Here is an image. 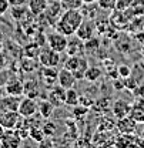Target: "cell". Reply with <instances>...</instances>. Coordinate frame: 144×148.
I'll use <instances>...</instances> for the list:
<instances>
[{"mask_svg": "<svg viewBox=\"0 0 144 148\" xmlns=\"http://www.w3.org/2000/svg\"><path fill=\"white\" fill-rule=\"evenodd\" d=\"M83 20H84V16L80 12V9L79 10H64L60 14L59 20L56 21V30L70 37L76 34V32L80 27V24L83 23Z\"/></svg>", "mask_w": 144, "mask_h": 148, "instance_id": "obj_1", "label": "cell"}, {"mask_svg": "<svg viewBox=\"0 0 144 148\" xmlns=\"http://www.w3.org/2000/svg\"><path fill=\"white\" fill-rule=\"evenodd\" d=\"M37 61L43 67H57L59 63H60V53L53 50L49 46L41 47L40 53L37 56Z\"/></svg>", "mask_w": 144, "mask_h": 148, "instance_id": "obj_2", "label": "cell"}, {"mask_svg": "<svg viewBox=\"0 0 144 148\" xmlns=\"http://www.w3.org/2000/svg\"><path fill=\"white\" fill-rule=\"evenodd\" d=\"M17 111L23 118L37 115V112H39V101H37V98H30V97L21 98Z\"/></svg>", "mask_w": 144, "mask_h": 148, "instance_id": "obj_3", "label": "cell"}, {"mask_svg": "<svg viewBox=\"0 0 144 148\" xmlns=\"http://www.w3.org/2000/svg\"><path fill=\"white\" fill-rule=\"evenodd\" d=\"M67 40H69V37L66 36V34H63V33H60V32H57V30L49 33V34H47V38H46L47 46L52 47V49L56 50V51H59V53L66 51Z\"/></svg>", "mask_w": 144, "mask_h": 148, "instance_id": "obj_4", "label": "cell"}, {"mask_svg": "<svg viewBox=\"0 0 144 148\" xmlns=\"http://www.w3.org/2000/svg\"><path fill=\"white\" fill-rule=\"evenodd\" d=\"M96 34H97L96 23L91 18H84L83 23L80 24V27L77 29V32H76L74 36H77L79 38H81L83 41H86V40H89L91 37H94Z\"/></svg>", "mask_w": 144, "mask_h": 148, "instance_id": "obj_5", "label": "cell"}, {"mask_svg": "<svg viewBox=\"0 0 144 148\" xmlns=\"http://www.w3.org/2000/svg\"><path fill=\"white\" fill-rule=\"evenodd\" d=\"M21 141L16 130H6L0 137V148H19Z\"/></svg>", "mask_w": 144, "mask_h": 148, "instance_id": "obj_6", "label": "cell"}, {"mask_svg": "<svg viewBox=\"0 0 144 148\" xmlns=\"http://www.w3.org/2000/svg\"><path fill=\"white\" fill-rule=\"evenodd\" d=\"M66 92H67V90L63 88L61 86H53V87L49 88L47 100L54 107H61V106L66 104Z\"/></svg>", "mask_w": 144, "mask_h": 148, "instance_id": "obj_7", "label": "cell"}, {"mask_svg": "<svg viewBox=\"0 0 144 148\" xmlns=\"http://www.w3.org/2000/svg\"><path fill=\"white\" fill-rule=\"evenodd\" d=\"M57 75H59V70L56 67H43L41 66V69L39 70V78L49 88L57 84Z\"/></svg>", "mask_w": 144, "mask_h": 148, "instance_id": "obj_8", "label": "cell"}, {"mask_svg": "<svg viewBox=\"0 0 144 148\" xmlns=\"http://www.w3.org/2000/svg\"><path fill=\"white\" fill-rule=\"evenodd\" d=\"M130 111H131V104L123 100V98H119L116 100L114 103H111V112H113V117L114 118H123L130 115Z\"/></svg>", "mask_w": 144, "mask_h": 148, "instance_id": "obj_9", "label": "cell"}, {"mask_svg": "<svg viewBox=\"0 0 144 148\" xmlns=\"http://www.w3.org/2000/svg\"><path fill=\"white\" fill-rule=\"evenodd\" d=\"M21 115L19 111H6L0 114V125H3L6 130H14L19 124Z\"/></svg>", "mask_w": 144, "mask_h": 148, "instance_id": "obj_10", "label": "cell"}, {"mask_svg": "<svg viewBox=\"0 0 144 148\" xmlns=\"http://www.w3.org/2000/svg\"><path fill=\"white\" fill-rule=\"evenodd\" d=\"M76 77H74V74L70 71V70H67V69H61V70H59V75H57V83H59V86H61L63 88H66V90H69V88H73L74 87V84H76Z\"/></svg>", "mask_w": 144, "mask_h": 148, "instance_id": "obj_11", "label": "cell"}, {"mask_svg": "<svg viewBox=\"0 0 144 148\" xmlns=\"http://www.w3.org/2000/svg\"><path fill=\"white\" fill-rule=\"evenodd\" d=\"M67 56H83L84 53V41L79 37H72L67 40V47H66Z\"/></svg>", "mask_w": 144, "mask_h": 148, "instance_id": "obj_12", "label": "cell"}, {"mask_svg": "<svg viewBox=\"0 0 144 148\" xmlns=\"http://www.w3.org/2000/svg\"><path fill=\"white\" fill-rule=\"evenodd\" d=\"M116 127L120 131V134H133L136 131V128H137V121L133 120L130 115H127V117H123V118L117 120Z\"/></svg>", "mask_w": 144, "mask_h": 148, "instance_id": "obj_13", "label": "cell"}, {"mask_svg": "<svg viewBox=\"0 0 144 148\" xmlns=\"http://www.w3.org/2000/svg\"><path fill=\"white\" fill-rule=\"evenodd\" d=\"M4 91L9 95H17L21 97L23 91H24V87H23V81L19 80V78H9L4 84Z\"/></svg>", "mask_w": 144, "mask_h": 148, "instance_id": "obj_14", "label": "cell"}, {"mask_svg": "<svg viewBox=\"0 0 144 148\" xmlns=\"http://www.w3.org/2000/svg\"><path fill=\"white\" fill-rule=\"evenodd\" d=\"M47 4H49V0H29L27 1V7L30 10V13L37 17L40 14H43L47 9Z\"/></svg>", "mask_w": 144, "mask_h": 148, "instance_id": "obj_15", "label": "cell"}, {"mask_svg": "<svg viewBox=\"0 0 144 148\" xmlns=\"http://www.w3.org/2000/svg\"><path fill=\"white\" fill-rule=\"evenodd\" d=\"M111 26L117 27V29H123L127 24V16H126V10H117L114 9L113 10V14L110 16V20Z\"/></svg>", "mask_w": 144, "mask_h": 148, "instance_id": "obj_16", "label": "cell"}, {"mask_svg": "<svg viewBox=\"0 0 144 148\" xmlns=\"http://www.w3.org/2000/svg\"><path fill=\"white\" fill-rule=\"evenodd\" d=\"M23 87H24V91H23L24 97L39 98L40 90H39V84H37L36 80H26V81H23Z\"/></svg>", "mask_w": 144, "mask_h": 148, "instance_id": "obj_17", "label": "cell"}, {"mask_svg": "<svg viewBox=\"0 0 144 148\" xmlns=\"http://www.w3.org/2000/svg\"><path fill=\"white\" fill-rule=\"evenodd\" d=\"M10 14H12V17L14 18V20H17V21H21L23 18H26L27 16H30L32 13H30V10H29V7H27V4H19V6H10ZM33 16V14H32Z\"/></svg>", "mask_w": 144, "mask_h": 148, "instance_id": "obj_18", "label": "cell"}, {"mask_svg": "<svg viewBox=\"0 0 144 148\" xmlns=\"http://www.w3.org/2000/svg\"><path fill=\"white\" fill-rule=\"evenodd\" d=\"M87 69H89V61H87V58L84 56H81L79 58V63L76 64V67L73 69L72 73L74 74L76 80H84V75H86Z\"/></svg>", "mask_w": 144, "mask_h": 148, "instance_id": "obj_19", "label": "cell"}, {"mask_svg": "<svg viewBox=\"0 0 144 148\" xmlns=\"http://www.w3.org/2000/svg\"><path fill=\"white\" fill-rule=\"evenodd\" d=\"M54 108H56V107H54L47 98L39 101V115H40L41 118H44V120H49V118L52 117Z\"/></svg>", "mask_w": 144, "mask_h": 148, "instance_id": "obj_20", "label": "cell"}, {"mask_svg": "<svg viewBox=\"0 0 144 148\" xmlns=\"http://www.w3.org/2000/svg\"><path fill=\"white\" fill-rule=\"evenodd\" d=\"M130 117L137 123H144V101H138L137 104L131 106Z\"/></svg>", "mask_w": 144, "mask_h": 148, "instance_id": "obj_21", "label": "cell"}, {"mask_svg": "<svg viewBox=\"0 0 144 148\" xmlns=\"http://www.w3.org/2000/svg\"><path fill=\"white\" fill-rule=\"evenodd\" d=\"M100 49V38L99 37H91L84 41V53L87 54H94Z\"/></svg>", "mask_w": 144, "mask_h": 148, "instance_id": "obj_22", "label": "cell"}, {"mask_svg": "<svg viewBox=\"0 0 144 148\" xmlns=\"http://www.w3.org/2000/svg\"><path fill=\"white\" fill-rule=\"evenodd\" d=\"M101 69H99V67H96V66H89V69H87V71H86V75H84V80H87V81H90V83H96V81H99L100 80V77H101Z\"/></svg>", "mask_w": 144, "mask_h": 148, "instance_id": "obj_23", "label": "cell"}, {"mask_svg": "<svg viewBox=\"0 0 144 148\" xmlns=\"http://www.w3.org/2000/svg\"><path fill=\"white\" fill-rule=\"evenodd\" d=\"M63 10H79L84 4L83 0H59Z\"/></svg>", "mask_w": 144, "mask_h": 148, "instance_id": "obj_24", "label": "cell"}, {"mask_svg": "<svg viewBox=\"0 0 144 148\" xmlns=\"http://www.w3.org/2000/svg\"><path fill=\"white\" fill-rule=\"evenodd\" d=\"M21 70L26 73L34 71V70H37V61L33 57H24L21 60Z\"/></svg>", "mask_w": 144, "mask_h": 148, "instance_id": "obj_25", "label": "cell"}, {"mask_svg": "<svg viewBox=\"0 0 144 148\" xmlns=\"http://www.w3.org/2000/svg\"><path fill=\"white\" fill-rule=\"evenodd\" d=\"M79 97H80V94L74 90V87L69 88L67 92H66V106H69V107L77 106L79 104Z\"/></svg>", "mask_w": 144, "mask_h": 148, "instance_id": "obj_26", "label": "cell"}, {"mask_svg": "<svg viewBox=\"0 0 144 148\" xmlns=\"http://www.w3.org/2000/svg\"><path fill=\"white\" fill-rule=\"evenodd\" d=\"M29 137L34 141V143H41L44 138H46V134H44V131L43 128H40V127H32V128L29 130Z\"/></svg>", "mask_w": 144, "mask_h": 148, "instance_id": "obj_27", "label": "cell"}, {"mask_svg": "<svg viewBox=\"0 0 144 148\" xmlns=\"http://www.w3.org/2000/svg\"><path fill=\"white\" fill-rule=\"evenodd\" d=\"M43 131H44V134H46V137H54L56 135V132H57V125L54 124L53 121H50V120H46V123L43 124Z\"/></svg>", "mask_w": 144, "mask_h": 148, "instance_id": "obj_28", "label": "cell"}, {"mask_svg": "<svg viewBox=\"0 0 144 148\" xmlns=\"http://www.w3.org/2000/svg\"><path fill=\"white\" fill-rule=\"evenodd\" d=\"M114 125H116L114 118H111V117H103V120L100 121L99 131H110V130L114 128Z\"/></svg>", "mask_w": 144, "mask_h": 148, "instance_id": "obj_29", "label": "cell"}, {"mask_svg": "<svg viewBox=\"0 0 144 148\" xmlns=\"http://www.w3.org/2000/svg\"><path fill=\"white\" fill-rule=\"evenodd\" d=\"M89 107H84V106H81V104H77V106H74L73 107V117L76 118V120H80V118H83L87 112H89Z\"/></svg>", "mask_w": 144, "mask_h": 148, "instance_id": "obj_30", "label": "cell"}, {"mask_svg": "<svg viewBox=\"0 0 144 148\" xmlns=\"http://www.w3.org/2000/svg\"><path fill=\"white\" fill-rule=\"evenodd\" d=\"M73 148H94V144L91 143V140H89V138L80 137V138H76Z\"/></svg>", "mask_w": 144, "mask_h": 148, "instance_id": "obj_31", "label": "cell"}, {"mask_svg": "<svg viewBox=\"0 0 144 148\" xmlns=\"http://www.w3.org/2000/svg\"><path fill=\"white\" fill-rule=\"evenodd\" d=\"M40 46H37L36 43L34 44H29V46H26V49H24V54L26 57H33V58H36L39 53H40Z\"/></svg>", "mask_w": 144, "mask_h": 148, "instance_id": "obj_32", "label": "cell"}, {"mask_svg": "<svg viewBox=\"0 0 144 148\" xmlns=\"http://www.w3.org/2000/svg\"><path fill=\"white\" fill-rule=\"evenodd\" d=\"M97 4L103 10H114L116 9V0H97Z\"/></svg>", "mask_w": 144, "mask_h": 148, "instance_id": "obj_33", "label": "cell"}, {"mask_svg": "<svg viewBox=\"0 0 144 148\" xmlns=\"http://www.w3.org/2000/svg\"><path fill=\"white\" fill-rule=\"evenodd\" d=\"M79 104L91 108V107L94 106V100H93L91 97H89V95H86V94H80V97H79Z\"/></svg>", "mask_w": 144, "mask_h": 148, "instance_id": "obj_34", "label": "cell"}, {"mask_svg": "<svg viewBox=\"0 0 144 148\" xmlns=\"http://www.w3.org/2000/svg\"><path fill=\"white\" fill-rule=\"evenodd\" d=\"M117 73H119V77L120 78H127L131 75V69L127 66V64H121L119 69H117Z\"/></svg>", "mask_w": 144, "mask_h": 148, "instance_id": "obj_35", "label": "cell"}, {"mask_svg": "<svg viewBox=\"0 0 144 148\" xmlns=\"http://www.w3.org/2000/svg\"><path fill=\"white\" fill-rule=\"evenodd\" d=\"M123 80H124V87H126V88H128V90H136V88H138L137 80H134L131 75L127 77V78H123Z\"/></svg>", "mask_w": 144, "mask_h": 148, "instance_id": "obj_36", "label": "cell"}, {"mask_svg": "<svg viewBox=\"0 0 144 148\" xmlns=\"http://www.w3.org/2000/svg\"><path fill=\"white\" fill-rule=\"evenodd\" d=\"M134 0H116V9L117 10H126L133 4Z\"/></svg>", "mask_w": 144, "mask_h": 148, "instance_id": "obj_37", "label": "cell"}, {"mask_svg": "<svg viewBox=\"0 0 144 148\" xmlns=\"http://www.w3.org/2000/svg\"><path fill=\"white\" fill-rule=\"evenodd\" d=\"M10 9V4L7 0H0V16H3L6 12H9Z\"/></svg>", "mask_w": 144, "mask_h": 148, "instance_id": "obj_38", "label": "cell"}, {"mask_svg": "<svg viewBox=\"0 0 144 148\" xmlns=\"http://www.w3.org/2000/svg\"><path fill=\"white\" fill-rule=\"evenodd\" d=\"M113 86H114L116 90H124V88H126V87H124V80H123V78H120V80L116 78V80L113 81Z\"/></svg>", "mask_w": 144, "mask_h": 148, "instance_id": "obj_39", "label": "cell"}, {"mask_svg": "<svg viewBox=\"0 0 144 148\" xmlns=\"http://www.w3.org/2000/svg\"><path fill=\"white\" fill-rule=\"evenodd\" d=\"M39 148H53V143L49 140V137H46V138L40 143V147Z\"/></svg>", "mask_w": 144, "mask_h": 148, "instance_id": "obj_40", "label": "cell"}, {"mask_svg": "<svg viewBox=\"0 0 144 148\" xmlns=\"http://www.w3.org/2000/svg\"><path fill=\"white\" fill-rule=\"evenodd\" d=\"M7 80H9V73H7V71H4V70H3V71H0V87H1V86H4Z\"/></svg>", "mask_w": 144, "mask_h": 148, "instance_id": "obj_41", "label": "cell"}, {"mask_svg": "<svg viewBox=\"0 0 144 148\" xmlns=\"http://www.w3.org/2000/svg\"><path fill=\"white\" fill-rule=\"evenodd\" d=\"M10 6H19V4H27L29 0H7Z\"/></svg>", "mask_w": 144, "mask_h": 148, "instance_id": "obj_42", "label": "cell"}, {"mask_svg": "<svg viewBox=\"0 0 144 148\" xmlns=\"http://www.w3.org/2000/svg\"><path fill=\"white\" fill-rule=\"evenodd\" d=\"M4 61H6V60H4V57L0 54V69H3V66H4Z\"/></svg>", "mask_w": 144, "mask_h": 148, "instance_id": "obj_43", "label": "cell"}, {"mask_svg": "<svg viewBox=\"0 0 144 148\" xmlns=\"http://www.w3.org/2000/svg\"><path fill=\"white\" fill-rule=\"evenodd\" d=\"M4 131H6V128H4L3 125H0V137L3 135V132H4Z\"/></svg>", "mask_w": 144, "mask_h": 148, "instance_id": "obj_44", "label": "cell"}, {"mask_svg": "<svg viewBox=\"0 0 144 148\" xmlns=\"http://www.w3.org/2000/svg\"><path fill=\"white\" fill-rule=\"evenodd\" d=\"M84 3H94V1H97V0H83Z\"/></svg>", "mask_w": 144, "mask_h": 148, "instance_id": "obj_45", "label": "cell"}, {"mask_svg": "<svg viewBox=\"0 0 144 148\" xmlns=\"http://www.w3.org/2000/svg\"><path fill=\"white\" fill-rule=\"evenodd\" d=\"M66 148H73V147H66Z\"/></svg>", "mask_w": 144, "mask_h": 148, "instance_id": "obj_46", "label": "cell"}, {"mask_svg": "<svg viewBox=\"0 0 144 148\" xmlns=\"http://www.w3.org/2000/svg\"><path fill=\"white\" fill-rule=\"evenodd\" d=\"M19 148H20V147H19Z\"/></svg>", "mask_w": 144, "mask_h": 148, "instance_id": "obj_47", "label": "cell"}]
</instances>
